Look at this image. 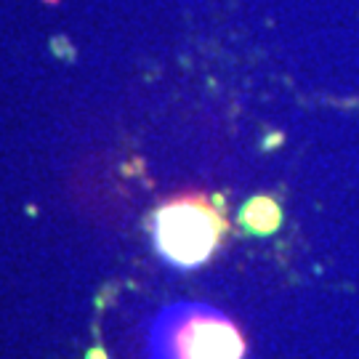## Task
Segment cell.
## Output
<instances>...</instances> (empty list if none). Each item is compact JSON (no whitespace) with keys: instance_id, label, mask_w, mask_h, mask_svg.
I'll list each match as a JSON object with an SVG mask.
<instances>
[{"instance_id":"cell-2","label":"cell","mask_w":359,"mask_h":359,"mask_svg":"<svg viewBox=\"0 0 359 359\" xmlns=\"http://www.w3.org/2000/svg\"><path fill=\"white\" fill-rule=\"evenodd\" d=\"M224 231L221 210L203 194L170 200L154 213V245L168 264L181 269H192L213 256Z\"/></svg>"},{"instance_id":"cell-1","label":"cell","mask_w":359,"mask_h":359,"mask_svg":"<svg viewBox=\"0 0 359 359\" xmlns=\"http://www.w3.org/2000/svg\"><path fill=\"white\" fill-rule=\"evenodd\" d=\"M149 351L152 359H243L245 338L218 309L176 304L154 320Z\"/></svg>"},{"instance_id":"cell-3","label":"cell","mask_w":359,"mask_h":359,"mask_svg":"<svg viewBox=\"0 0 359 359\" xmlns=\"http://www.w3.org/2000/svg\"><path fill=\"white\" fill-rule=\"evenodd\" d=\"M240 224L250 234H271L283 224V210L271 197H253L240 213Z\"/></svg>"}]
</instances>
